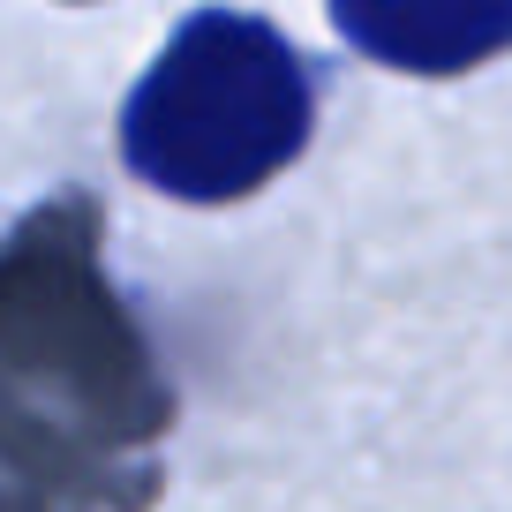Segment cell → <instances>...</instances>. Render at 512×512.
<instances>
[{
  "instance_id": "6da1fadb",
  "label": "cell",
  "mask_w": 512,
  "mask_h": 512,
  "mask_svg": "<svg viewBox=\"0 0 512 512\" xmlns=\"http://www.w3.org/2000/svg\"><path fill=\"white\" fill-rule=\"evenodd\" d=\"M309 121L317 83L302 53L264 16L196 8L128 91L121 151L181 204H234L309 144Z\"/></svg>"
},
{
  "instance_id": "7a4b0ae2",
  "label": "cell",
  "mask_w": 512,
  "mask_h": 512,
  "mask_svg": "<svg viewBox=\"0 0 512 512\" xmlns=\"http://www.w3.org/2000/svg\"><path fill=\"white\" fill-rule=\"evenodd\" d=\"M332 23L369 61L415 76H460L512 46V0H332Z\"/></svg>"
}]
</instances>
